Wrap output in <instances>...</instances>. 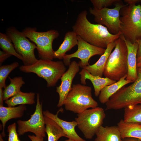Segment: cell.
<instances>
[{
    "label": "cell",
    "instance_id": "1",
    "mask_svg": "<svg viewBox=\"0 0 141 141\" xmlns=\"http://www.w3.org/2000/svg\"><path fill=\"white\" fill-rule=\"evenodd\" d=\"M87 13L86 10L78 14L75 22L72 26L73 31L82 39L95 46L106 48L108 44L115 42L122 34L110 33L104 26L91 23L87 18Z\"/></svg>",
    "mask_w": 141,
    "mask_h": 141
},
{
    "label": "cell",
    "instance_id": "2",
    "mask_svg": "<svg viewBox=\"0 0 141 141\" xmlns=\"http://www.w3.org/2000/svg\"><path fill=\"white\" fill-rule=\"evenodd\" d=\"M20 70L26 73H33L46 80L47 86H55L58 80L66 72V68L63 62L54 61L48 59H40L30 65H22Z\"/></svg>",
    "mask_w": 141,
    "mask_h": 141
},
{
    "label": "cell",
    "instance_id": "3",
    "mask_svg": "<svg viewBox=\"0 0 141 141\" xmlns=\"http://www.w3.org/2000/svg\"><path fill=\"white\" fill-rule=\"evenodd\" d=\"M120 32L133 43L141 38V5H126L120 11Z\"/></svg>",
    "mask_w": 141,
    "mask_h": 141
},
{
    "label": "cell",
    "instance_id": "4",
    "mask_svg": "<svg viewBox=\"0 0 141 141\" xmlns=\"http://www.w3.org/2000/svg\"><path fill=\"white\" fill-rule=\"evenodd\" d=\"M115 42V49L109 56L103 75L105 77L118 81L127 75L128 50L125 42L120 37Z\"/></svg>",
    "mask_w": 141,
    "mask_h": 141
},
{
    "label": "cell",
    "instance_id": "5",
    "mask_svg": "<svg viewBox=\"0 0 141 141\" xmlns=\"http://www.w3.org/2000/svg\"><path fill=\"white\" fill-rule=\"evenodd\" d=\"M64 105L67 110L78 114L98 106L97 102L92 97L91 87L79 84L72 85Z\"/></svg>",
    "mask_w": 141,
    "mask_h": 141
},
{
    "label": "cell",
    "instance_id": "6",
    "mask_svg": "<svg viewBox=\"0 0 141 141\" xmlns=\"http://www.w3.org/2000/svg\"><path fill=\"white\" fill-rule=\"evenodd\" d=\"M22 32L27 38L36 45L41 59L52 60L55 58L52 44L54 40L59 35L58 31L51 30L46 32H39L36 28L28 27Z\"/></svg>",
    "mask_w": 141,
    "mask_h": 141
},
{
    "label": "cell",
    "instance_id": "7",
    "mask_svg": "<svg viewBox=\"0 0 141 141\" xmlns=\"http://www.w3.org/2000/svg\"><path fill=\"white\" fill-rule=\"evenodd\" d=\"M127 86H124L110 98L108 104L112 109L118 110L130 105L141 104V76Z\"/></svg>",
    "mask_w": 141,
    "mask_h": 141
},
{
    "label": "cell",
    "instance_id": "8",
    "mask_svg": "<svg viewBox=\"0 0 141 141\" xmlns=\"http://www.w3.org/2000/svg\"><path fill=\"white\" fill-rule=\"evenodd\" d=\"M105 116L103 109L97 107L86 109L78 114L75 121L78 128L84 137L87 139H90L102 125Z\"/></svg>",
    "mask_w": 141,
    "mask_h": 141
},
{
    "label": "cell",
    "instance_id": "9",
    "mask_svg": "<svg viewBox=\"0 0 141 141\" xmlns=\"http://www.w3.org/2000/svg\"><path fill=\"white\" fill-rule=\"evenodd\" d=\"M114 4L115 7L113 8H105L98 10L90 7L89 11L97 24L104 25L110 33L116 34L119 32L120 10L126 4L120 0H118Z\"/></svg>",
    "mask_w": 141,
    "mask_h": 141
},
{
    "label": "cell",
    "instance_id": "10",
    "mask_svg": "<svg viewBox=\"0 0 141 141\" xmlns=\"http://www.w3.org/2000/svg\"><path fill=\"white\" fill-rule=\"evenodd\" d=\"M6 33L13 43L16 52L22 57L24 65H31L38 61L34 53L37 48L36 45L31 42L22 32L11 27L7 28Z\"/></svg>",
    "mask_w": 141,
    "mask_h": 141
},
{
    "label": "cell",
    "instance_id": "11",
    "mask_svg": "<svg viewBox=\"0 0 141 141\" xmlns=\"http://www.w3.org/2000/svg\"><path fill=\"white\" fill-rule=\"evenodd\" d=\"M37 99L36 110L30 118L27 121L19 120L17 121L18 136L30 132L37 136L43 138L45 136V124L42 110V103L40 102L39 95L38 93L37 94Z\"/></svg>",
    "mask_w": 141,
    "mask_h": 141
},
{
    "label": "cell",
    "instance_id": "12",
    "mask_svg": "<svg viewBox=\"0 0 141 141\" xmlns=\"http://www.w3.org/2000/svg\"><path fill=\"white\" fill-rule=\"evenodd\" d=\"M77 39V50L72 54H66L63 57V62L65 65L69 66L71 58H77L80 60L78 63L80 67L82 68L89 65V61L91 57L97 55H101L105 51V49L92 45L78 36Z\"/></svg>",
    "mask_w": 141,
    "mask_h": 141
},
{
    "label": "cell",
    "instance_id": "13",
    "mask_svg": "<svg viewBox=\"0 0 141 141\" xmlns=\"http://www.w3.org/2000/svg\"><path fill=\"white\" fill-rule=\"evenodd\" d=\"M80 67L78 63L76 61L72 62L69 65L68 70L61 77V84L57 87L56 90L59 95V100L57 105L58 107L64 105L66 97L72 88L73 80L79 71Z\"/></svg>",
    "mask_w": 141,
    "mask_h": 141
},
{
    "label": "cell",
    "instance_id": "14",
    "mask_svg": "<svg viewBox=\"0 0 141 141\" xmlns=\"http://www.w3.org/2000/svg\"><path fill=\"white\" fill-rule=\"evenodd\" d=\"M120 37L125 42L128 50V72L126 79L130 80L133 83L138 77L137 68L138 44L137 42L132 43L126 39L122 34Z\"/></svg>",
    "mask_w": 141,
    "mask_h": 141
},
{
    "label": "cell",
    "instance_id": "15",
    "mask_svg": "<svg viewBox=\"0 0 141 141\" xmlns=\"http://www.w3.org/2000/svg\"><path fill=\"white\" fill-rule=\"evenodd\" d=\"M60 110L56 114L50 112L48 110L43 111L44 116L48 117L55 122L62 129L66 135V137L75 141H86L80 137L76 132L75 128L77 126L76 121H67L60 118L58 114Z\"/></svg>",
    "mask_w": 141,
    "mask_h": 141
},
{
    "label": "cell",
    "instance_id": "16",
    "mask_svg": "<svg viewBox=\"0 0 141 141\" xmlns=\"http://www.w3.org/2000/svg\"><path fill=\"white\" fill-rule=\"evenodd\" d=\"M79 74L80 75V80L81 84L86 85V81L87 79H89L91 81L94 88L95 96L96 97L99 96L101 91L104 87L116 82L107 77L102 78L93 75L83 68Z\"/></svg>",
    "mask_w": 141,
    "mask_h": 141
},
{
    "label": "cell",
    "instance_id": "17",
    "mask_svg": "<svg viewBox=\"0 0 141 141\" xmlns=\"http://www.w3.org/2000/svg\"><path fill=\"white\" fill-rule=\"evenodd\" d=\"M115 45V41L109 43L105 52L96 63L92 65L84 67L82 68L86 69L93 75L102 77L107 60Z\"/></svg>",
    "mask_w": 141,
    "mask_h": 141
},
{
    "label": "cell",
    "instance_id": "18",
    "mask_svg": "<svg viewBox=\"0 0 141 141\" xmlns=\"http://www.w3.org/2000/svg\"><path fill=\"white\" fill-rule=\"evenodd\" d=\"M26 109L25 105H21L14 107L0 106V120L2 123V137H4L5 136L4 129L7 122L11 119L22 117L24 111Z\"/></svg>",
    "mask_w": 141,
    "mask_h": 141
},
{
    "label": "cell",
    "instance_id": "19",
    "mask_svg": "<svg viewBox=\"0 0 141 141\" xmlns=\"http://www.w3.org/2000/svg\"><path fill=\"white\" fill-rule=\"evenodd\" d=\"M122 139L134 138L141 141V124L127 122L121 119L117 124Z\"/></svg>",
    "mask_w": 141,
    "mask_h": 141
},
{
    "label": "cell",
    "instance_id": "20",
    "mask_svg": "<svg viewBox=\"0 0 141 141\" xmlns=\"http://www.w3.org/2000/svg\"><path fill=\"white\" fill-rule=\"evenodd\" d=\"M77 36L74 31H69L65 34L64 40L58 48L54 52L55 58L62 59L66 53L77 45Z\"/></svg>",
    "mask_w": 141,
    "mask_h": 141
},
{
    "label": "cell",
    "instance_id": "21",
    "mask_svg": "<svg viewBox=\"0 0 141 141\" xmlns=\"http://www.w3.org/2000/svg\"><path fill=\"white\" fill-rule=\"evenodd\" d=\"M94 141H122L117 126H101L97 132Z\"/></svg>",
    "mask_w": 141,
    "mask_h": 141
},
{
    "label": "cell",
    "instance_id": "22",
    "mask_svg": "<svg viewBox=\"0 0 141 141\" xmlns=\"http://www.w3.org/2000/svg\"><path fill=\"white\" fill-rule=\"evenodd\" d=\"M127 75H125L119 80L111 85L107 86L101 91L99 96L98 99L102 104H105L110 98L120 89L125 85L133 82L126 79Z\"/></svg>",
    "mask_w": 141,
    "mask_h": 141
},
{
    "label": "cell",
    "instance_id": "23",
    "mask_svg": "<svg viewBox=\"0 0 141 141\" xmlns=\"http://www.w3.org/2000/svg\"><path fill=\"white\" fill-rule=\"evenodd\" d=\"M44 117L48 141H58L62 137H66L62 129L55 122L46 116Z\"/></svg>",
    "mask_w": 141,
    "mask_h": 141
},
{
    "label": "cell",
    "instance_id": "24",
    "mask_svg": "<svg viewBox=\"0 0 141 141\" xmlns=\"http://www.w3.org/2000/svg\"><path fill=\"white\" fill-rule=\"evenodd\" d=\"M35 93L33 92H24L21 91L5 101L8 107H14L18 105H32L35 103Z\"/></svg>",
    "mask_w": 141,
    "mask_h": 141
},
{
    "label": "cell",
    "instance_id": "25",
    "mask_svg": "<svg viewBox=\"0 0 141 141\" xmlns=\"http://www.w3.org/2000/svg\"><path fill=\"white\" fill-rule=\"evenodd\" d=\"M8 78L10 83L3 90V101L9 99L21 91V88L25 83L21 77H15L13 78L8 77Z\"/></svg>",
    "mask_w": 141,
    "mask_h": 141
},
{
    "label": "cell",
    "instance_id": "26",
    "mask_svg": "<svg viewBox=\"0 0 141 141\" xmlns=\"http://www.w3.org/2000/svg\"><path fill=\"white\" fill-rule=\"evenodd\" d=\"M124 121L141 124V104L128 106L124 108Z\"/></svg>",
    "mask_w": 141,
    "mask_h": 141
},
{
    "label": "cell",
    "instance_id": "27",
    "mask_svg": "<svg viewBox=\"0 0 141 141\" xmlns=\"http://www.w3.org/2000/svg\"><path fill=\"white\" fill-rule=\"evenodd\" d=\"M12 43L6 34L0 33V47L3 51L14 56L22 61V57L16 52Z\"/></svg>",
    "mask_w": 141,
    "mask_h": 141
},
{
    "label": "cell",
    "instance_id": "28",
    "mask_svg": "<svg viewBox=\"0 0 141 141\" xmlns=\"http://www.w3.org/2000/svg\"><path fill=\"white\" fill-rule=\"evenodd\" d=\"M19 65L17 62L9 64L2 66L0 67V87L4 88L6 86L5 81L9 75Z\"/></svg>",
    "mask_w": 141,
    "mask_h": 141
},
{
    "label": "cell",
    "instance_id": "29",
    "mask_svg": "<svg viewBox=\"0 0 141 141\" xmlns=\"http://www.w3.org/2000/svg\"><path fill=\"white\" fill-rule=\"evenodd\" d=\"M118 0H91L94 8L98 10L111 6Z\"/></svg>",
    "mask_w": 141,
    "mask_h": 141
},
{
    "label": "cell",
    "instance_id": "30",
    "mask_svg": "<svg viewBox=\"0 0 141 141\" xmlns=\"http://www.w3.org/2000/svg\"><path fill=\"white\" fill-rule=\"evenodd\" d=\"M8 133V141H17L19 139L18 135L16 130V124L14 123L7 127Z\"/></svg>",
    "mask_w": 141,
    "mask_h": 141
},
{
    "label": "cell",
    "instance_id": "31",
    "mask_svg": "<svg viewBox=\"0 0 141 141\" xmlns=\"http://www.w3.org/2000/svg\"><path fill=\"white\" fill-rule=\"evenodd\" d=\"M11 55L3 51H0V66L4 61L9 57Z\"/></svg>",
    "mask_w": 141,
    "mask_h": 141
},
{
    "label": "cell",
    "instance_id": "32",
    "mask_svg": "<svg viewBox=\"0 0 141 141\" xmlns=\"http://www.w3.org/2000/svg\"><path fill=\"white\" fill-rule=\"evenodd\" d=\"M137 42L138 45L137 54V61L141 58V38L138 39Z\"/></svg>",
    "mask_w": 141,
    "mask_h": 141
},
{
    "label": "cell",
    "instance_id": "33",
    "mask_svg": "<svg viewBox=\"0 0 141 141\" xmlns=\"http://www.w3.org/2000/svg\"><path fill=\"white\" fill-rule=\"evenodd\" d=\"M28 137L32 141H44V138L33 135H28Z\"/></svg>",
    "mask_w": 141,
    "mask_h": 141
},
{
    "label": "cell",
    "instance_id": "34",
    "mask_svg": "<svg viewBox=\"0 0 141 141\" xmlns=\"http://www.w3.org/2000/svg\"><path fill=\"white\" fill-rule=\"evenodd\" d=\"M124 1L128 5H134L141 2V0H124Z\"/></svg>",
    "mask_w": 141,
    "mask_h": 141
},
{
    "label": "cell",
    "instance_id": "35",
    "mask_svg": "<svg viewBox=\"0 0 141 141\" xmlns=\"http://www.w3.org/2000/svg\"><path fill=\"white\" fill-rule=\"evenodd\" d=\"M3 88L0 87V106H3Z\"/></svg>",
    "mask_w": 141,
    "mask_h": 141
},
{
    "label": "cell",
    "instance_id": "36",
    "mask_svg": "<svg viewBox=\"0 0 141 141\" xmlns=\"http://www.w3.org/2000/svg\"><path fill=\"white\" fill-rule=\"evenodd\" d=\"M122 141H141L138 139L131 138H126L123 139Z\"/></svg>",
    "mask_w": 141,
    "mask_h": 141
},
{
    "label": "cell",
    "instance_id": "37",
    "mask_svg": "<svg viewBox=\"0 0 141 141\" xmlns=\"http://www.w3.org/2000/svg\"><path fill=\"white\" fill-rule=\"evenodd\" d=\"M137 69L141 68V58L137 61Z\"/></svg>",
    "mask_w": 141,
    "mask_h": 141
},
{
    "label": "cell",
    "instance_id": "38",
    "mask_svg": "<svg viewBox=\"0 0 141 141\" xmlns=\"http://www.w3.org/2000/svg\"><path fill=\"white\" fill-rule=\"evenodd\" d=\"M138 76H141V68L137 69Z\"/></svg>",
    "mask_w": 141,
    "mask_h": 141
},
{
    "label": "cell",
    "instance_id": "39",
    "mask_svg": "<svg viewBox=\"0 0 141 141\" xmlns=\"http://www.w3.org/2000/svg\"><path fill=\"white\" fill-rule=\"evenodd\" d=\"M2 135H1V134H0V141H4L3 139L2 138Z\"/></svg>",
    "mask_w": 141,
    "mask_h": 141
},
{
    "label": "cell",
    "instance_id": "40",
    "mask_svg": "<svg viewBox=\"0 0 141 141\" xmlns=\"http://www.w3.org/2000/svg\"><path fill=\"white\" fill-rule=\"evenodd\" d=\"M65 141H75L73 140L72 139H68L65 140Z\"/></svg>",
    "mask_w": 141,
    "mask_h": 141
},
{
    "label": "cell",
    "instance_id": "41",
    "mask_svg": "<svg viewBox=\"0 0 141 141\" xmlns=\"http://www.w3.org/2000/svg\"><path fill=\"white\" fill-rule=\"evenodd\" d=\"M17 141H21L19 139Z\"/></svg>",
    "mask_w": 141,
    "mask_h": 141
},
{
    "label": "cell",
    "instance_id": "42",
    "mask_svg": "<svg viewBox=\"0 0 141 141\" xmlns=\"http://www.w3.org/2000/svg\"></svg>",
    "mask_w": 141,
    "mask_h": 141
}]
</instances>
